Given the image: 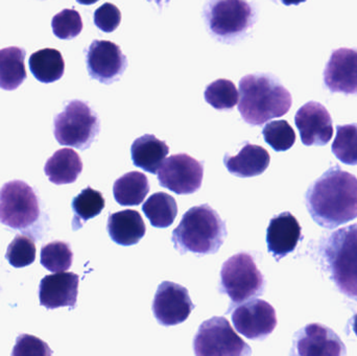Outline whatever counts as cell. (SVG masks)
Listing matches in <instances>:
<instances>
[{
  "instance_id": "6da1fadb",
  "label": "cell",
  "mask_w": 357,
  "mask_h": 356,
  "mask_svg": "<svg viewBox=\"0 0 357 356\" xmlns=\"http://www.w3.org/2000/svg\"><path fill=\"white\" fill-rule=\"evenodd\" d=\"M306 207L314 223L333 230L357 219V178L340 167L327 169L308 187Z\"/></svg>"
},
{
  "instance_id": "7a4b0ae2",
  "label": "cell",
  "mask_w": 357,
  "mask_h": 356,
  "mask_svg": "<svg viewBox=\"0 0 357 356\" xmlns=\"http://www.w3.org/2000/svg\"><path fill=\"white\" fill-rule=\"evenodd\" d=\"M293 98L278 79L268 73L245 75L239 81L238 111L245 123L262 125L289 112Z\"/></svg>"
},
{
  "instance_id": "3957f363",
  "label": "cell",
  "mask_w": 357,
  "mask_h": 356,
  "mask_svg": "<svg viewBox=\"0 0 357 356\" xmlns=\"http://www.w3.org/2000/svg\"><path fill=\"white\" fill-rule=\"evenodd\" d=\"M226 223L208 204L189 209L172 234V242L181 255L215 254L226 240Z\"/></svg>"
},
{
  "instance_id": "277c9868",
  "label": "cell",
  "mask_w": 357,
  "mask_h": 356,
  "mask_svg": "<svg viewBox=\"0 0 357 356\" xmlns=\"http://www.w3.org/2000/svg\"><path fill=\"white\" fill-rule=\"evenodd\" d=\"M319 254L340 293L357 301V224L327 236L321 242Z\"/></svg>"
},
{
  "instance_id": "5b68a950",
  "label": "cell",
  "mask_w": 357,
  "mask_h": 356,
  "mask_svg": "<svg viewBox=\"0 0 357 356\" xmlns=\"http://www.w3.org/2000/svg\"><path fill=\"white\" fill-rule=\"evenodd\" d=\"M203 16L211 36L222 43L243 39L257 20V12L248 0H208Z\"/></svg>"
},
{
  "instance_id": "8992f818",
  "label": "cell",
  "mask_w": 357,
  "mask_h": 356,
  "mask_svg": "<svg viewBox=\"0 0 357 356\" xmlns=\"http://www.w3.org/2000/svg\"><path fill=\"white\" fill-rule=\"evenodd\" d=\"M54 134L61 146L86 150L100 132L98 115L83 100H70L62 112L56 115Z\"/></svg>"
},
{
  "instance_id": "52a82bcc",
  "label": "cell",
  "mask_w": 357,
  "mask_h": 356,
  "mask_svg": "<svg viewBox=\"0 0 357 356\" xmlns=\"http://www.w3.org/2000/svg\"><path fill=\"white\" fill-rule=\"evenodd\" d=\"M264 288V276L249 253H238L225 261L220 270V292L231 299V307L261 296Z\"/></svg>"
},
{
  "instance_id": "ba28073f",
  "label": "cell",
  "mask_w": 357,
  "mask_h": 356,
  "mask_svg": "<svg viewBox=\"0 0 357 356\" xmlns=\"http://www.w3.org/2000/svg\"><path fill=\"white\" fill-rule=\"evenodd\" d=\"M39 199L35 190L21 180L0 188V223L13 230H24L39 219Z\"/></svg>"
},
{
  "instance_id": "9c48e42d",
  "label": "cell",
  "mask_w": 357,
  "mask_h": 356,
  "mask_svg": "<svg viewBox=\"0 0 357 356\" xmlns=\"http://www.w3.org/2000/svg\"><path fill=\"white\" fill-rule=\"evenodd\" d=\"M197 356L250 355L251 348L237 336L224 317H213L201 324L193 340Z\"/></svg>"
},
{
  "instance_id": "30bf717a",
  "label": "cell",
  "mask_w": 357,
  "mask_h": 356,
  "mask_svg": "<svg viewBox=\"0 0 357 356\" xmlns=\"http://www.w3.org/2000/svg\"><path fill=\"white\" fill-rule=\"evenodd\" d=\"M204 165L187 154H177L165 159L158 171L162 187L177 194H191L201 188Z\"/></svg>"
},
{
  "instance_id": "8fae6325",
  "label": "cell",
  "mask_w": 357,
  "mask_h": 356,
  "mask_svg": "<svg viewBox=\"0 0 357 356\" xmlns=\"http://www.w3.org/2000/svg\"><path fill=\"white\" fill-rule=\"evenodd\" d=\"M232 322L238 334L249 340L264 341L276 328V311L266 301L250 299L233 311Z\"/></svg>"
},
{
  "instance_id": "7c38bea8",
  "label": "cell",
  "mask_w": 357,
  "mask_h": 356,
  "mask_svg": "<svg viewBox=\"0 0 357 356\" xmlns=\"http://www.w3.org/2000/svg\"><path fill=\"white\" fill-rule=\"evenodd\" d=\"M88 73L92 79L111 85L119 81L128 66L127 56L114 42L94 40L86 52Z\"/></svg>"
},
{
  "instance_id": "4fadbf2b",
  "label": "cell",
  "mask_w": 357,
  "mask_h": 356,
  "mask_svg": "<svg viewBox=\"0 0 357 356\" xmlns=\"http://www.w3.org/2000/svg\"><path fill=\"white\" fill-rule=\"evenodd\" d=\"M195 307L184 286L171 281L159 284L153 301V314L160 325L167 327L183 323Z\"/></svg>"
},
{
  "instance_id": "5bb4252c",
  "label": "cell",
  "mask_w": 357,
  "mask_h": 356,
  "mask_svg": "<svg viewBox=\"0 0 357 356\" xmlns=\"http://www.w3.org/2000/svg\"><path fill=\"white\" fill-rule=\"evenodd\" d=\"M293 348V355L302 356L347 355L340 336L331 328L317 323L306 325L295 334Z\"/></svg>"
},
{
  "instance_id": "9a60e30c",
  "label": "cell",
  "mask_w": 357,
  "mask_h": 356,
  "mask_svg": "<svg viewBox=\"0 0 357 356\" xmlns=\"http://www.w3.org/2000/svg\"><path fill=\"white\" fill-rule=\"evenodd\" d=\"M295 123L304 146H326L333 138V119L320 102H310L302 106L296 113Z\"/></svg>"
},
{
  "instance_id": "2e32d148",
  "label": "cell",
  "mask_w": 357,
  "mask_h": 356,
  "mask_svg": "<svg viewBox=\"0 0 357 356\" xmlns=\"http://www.w3.org/2000/svg\"><path fill=\"white\" fill-rule=\"evenodd\" d=\"M323 77L325 86L333 93L357 94V49L333 50Z\"/></svg>"
},
{
  "instance_id": "e0dca14e",
  "label": "cell",
  "mask_w": 357,
  "mask_h": 356,
  "mask_svg": "<svg viewBox=\"0 0 357 356\" xmlns=\"http://www.w3.org/2000/svg\"><path fill=\"white\" fill-rule=\"evenodd\" d=\"M79 278L75 273H59L45 276L40 282V304L47 309H75L79 294Z\"/></svg>"
},
{
  "instance_id": "ac0fdd59",
  "label": "cell",
  "mask_w": 357,
  "mask_h": 356,
  "mask_svg": "<svg viewBox=\"0 0 357 356\" xmlns=\"http://www.w3.org/2000/svg\"><path fill=\"white\" fill-rule=\"evenodd\" d=\"M301 240V225L289 211L271 219L266 230V244L268 252L276 261L294 252Z\"/></svg>"
},
{
  "instance_id": "d6986e66",
  "label": "cell",
  "mask_w": 357,
  "mask_h": 356,
  "mask_svg": "<svg viewBox=\"0 0 357 356\" xmlns=\"http://www.w3.org/2000/svg\"><path fill=\"white\" fill-rule=\"evenodd\" d=\"M271 156L262 146L245 142L235 156L226 154L224 164L229 173L238 178H252L262 175L268 169Z\"/></svg>"
},
{
  "instance_id": "ffe728a7",
  "label": "cell",
  "mask_w": 357,
  "mask_h": 356,
  "mask_svg": "<svg viewBox=\"0 0 357 356\" xmlns=\"http://www.w3.org/2000/svg\"><path fill=\"white\" fill-rule=\"evenodd\" d=\"M107 229L111 240L123 247L138 244L146 232V223L142 215L131 209L111 213Z\"/></svg>"
},
{
  "instance_id": "44dd1931",
  "label": "cell",
  "mask_w": 357,
  "mask_h": 356,
  "mask_svg": "<svg viewBox=\"0 0 357 356\" xmlns=\"http://www.w3.org/2000/svg\"><path fill=\"white\" fill-rule=\"evenodd\" d=\"M169 153V146L156 136L146 135L137 138L131 146L134 165L146 173H158Z\"/></svg>"
},
{
  "instance_id": "7402d4cb",
  "label": "cell",
  "mask_w": 357,
  "mask_h": 356,
  "mask_svg": "<svg viewBox=\"0 0 357 356\" xmlns=\"http://www.w3.org/2000/svg\"><path fill=\"white\" fill-rule=\"evenodd\" d=\"M83 171L81 157L71 148L56 150L44 167V173L56 185L75 183Z\"/></svg>"
},
{
  "instance_id": "603a6c76",
  "label": "cell",
  "mask_w": 357,
  "mask_h": 356,
  "mask_svg": "<svg viewBox=\"0 0 357 356\" xmlns=\"http://www.w3.org/2000/svg\"><path fill=\"white\" fill-rule=\"evenodd\" d=\"M25 50L17 46L0 49V88L13 91L26 79Z\"/></svg>"
},
{
  "instance_id": "cb8c5ba5",
  "label": "cell",
  "mask_w": 357,
  "mask_h": 356,
  "mask_svg": "<svg viewBox=\"0 0 357 356\" xmlns=\"http://www.w3.org/2000/svg\"><path fill=\"white\" fill-rule=\"evenodd\" d=\"M150 192L148 177L139 171H130L113 185L115 201L121 206H138Z\"/></svg>"
},
{
  "instance_id": "d4e9b609",
  "label": "cell",
  "mask_w": 357,
  "mask_h": 356,
  "mask_svg": "<svg viewBox=\"0 0 357 356\" xmlns=\"http://www.w3.org/2000/svg\"><path fill=\"white\" fill-rule=\"evenodd\" d=\"M29 68L38 81L44 84L54 83L64 75V59L58 49L43 48L31 54Z\"/></svg>"
},
{
  "instance_id": "484cf974",
  "label": "cell",
  "mask_w": 357,
  "mask_h": 356,
  "mask_svg": "<svg viewBox=\"0 0 357 356\" xmlns=\"http://www.w3.org/2000/svg\"><path fill=\"white\" fill-rule=\"evenodd\" d=\"M142 211L155 228H167L177 217L178 205L169 194L157 192L146 201Z\"/></svg>"
},
{
  "instance_id": "4316f807",
  "label": "cell",
  "mask_w": 357,
  "mask_h": 356,
  "mask_svg": "<svg viewBox=\"0 0 357 356\" xmlns=\"http://www.w3.org/2000/svg\"><path fill=\"white\" fill-rule=\"evenodd\" d=\"M106 200L102 192L86 187L73 200V210L75 217L73 219V231H77L84 224L93 217H98L104 210Z\"/></svg>"
},
{
  "instance_id": "83f0119b",
  "label": "cell",
  "mask_w": 357,
  "mask_h": 356,
  "mask_svg": "<svg viewBox=\"0 0 357 356\" xmlns=\"http://www.w3.org/2000/svg\"><path fill=\"white\" fill-rule=\"evenodd\" d=\"M204 98L215 110H232L238 104L239 92L233 82L220 79L207 86Z\"/></svg>"
},
{
  "instance_id": "f1b7e54d",
  "label": "cell",
  "mask_w": 357,
  "mask_h": 356,
  "mask_svg": "<svg viewBox=\"0 0 357 356\" xmlns=\"http://www.w3.org/2000/svg\"><path fill=\"white\" fill-rule=\"evenodd\" d=\"M331 150L344 164L357 165V123L337 125Z\"/></svg>"
},
{
  "instance_id": "f546056e",
  "label": "cell",
  "mask_w": 357,
  "mask_h": 356,
  "mask_svg": "<svg viewBox=\"0 0 357 356\" xmlns=\"http://www.w3.org/2000/svg\"><path fill=\"white\" fill-rule=\"evenodd\" d=\"M73 253L67 242H52L41 250V265L52 273L68 271L73 265Z\"/></svg>"
},
{
  "instance_id": "4dcf8cb0",
  "label": "cell",
  "mask_w": 357,
  "mask_h": 356,
  "mask_svg": "<svg viewBox=\"0 0 357 356\" xmlns=\"http://www.w3.org/2000/svg\"><path fill=\"white\" fill-rule=\"evenodd\" d=\"M262 135L276 152L289 150L296 142L295 131L287 121H271L262 130Z\"/></svg>"
},
{
  "instance_id": "1f68e13d",
  "label": "cell",
  "mask_w": 357,
  "mask_h": 356,
  "mask_svg": "<svg viewBox=\"0 0 357 356\" xmlns=\"http://www.w3.org/2000/svg\"><path fill=\"white\" fill-rule=\"evenodd\" d=\"M6 258L17 269L33 265L36 259L35 240L23 234L16 235L6 249Z\"/></svg>"
},
{
  "instance_id": "d6a6232c",
  "label": "cell",
  "mask_w": 357,
  "mask_h": 356,
  "mask_svg": "<svg viewBox=\"0 0 357 356\" xmlns=\"http://www.w3.org/2000/svg\"><path fill=\"white\" fill-rule=\"evenodd\" d=\"M52 27L59 39H75L83 31V20L75 8H65L52 18Z\"/></svg>"
},
{
  "instance_id": "836d02e7",
  "label": "cell",
  "mask_w": 357,
  "mask_h": 356,
  "mask_svg": "<svg viewBox=\"0 0 357 356\" xmlns=\"http://www.w3.org/2000/svg\"><path fill=\"white\" fill-rule=\"evenodd\" d=\"M94 24L105 33H112L121 22V10L114 4L107 3L100 6L94 12Z\"/></svg>"
},
{
  "instance_id": "e575fe53",
  "label": "cell",
  "mask_w": 357,
  "mask_h": 356,
  "mask_svg": "<svg viewBox=\"0 0 357 356\" xmlns=\"http://www.w3.org/2000/svg\"><path fill=\"white\" fill-rule=\"evenodd\" d=\"M47 345L44 344L39 339L31 336H21L18 338V343L15 346L13 355H50Z\"/></svg>"
},
{
  "instance_id": "d590c367",
  "label": "cell",
  "mask_w": 357,
  "mask_h": 356,
  "mask_svg": "<svg viewBox=\"0 0 357 356\" xmlns=\"http://www.w3.org/2000/svg\"><path fill=\"white\" fill-rule=\"evenodd\" d=\"M284 6H298V4L305 2L306 0H280Z\"/></svg>"
},
{
  "instance_id": "8d00e7d4",
  "label": "cell",
  "mask_w": 357,
  "mask_h": 356,
  "mask_svg": "<svg viewBox=\"0 0 357 356\" xmlns=\"http://www.w3.org/2000/svg\"><path fill=\"white\" fill-rule=\"evenodd\" d=\"M79 4H84V6H91V4L96 3V2L100 1V0H77Z\"/></svg>"
},
{
  "instance_id": "74e56055",
  "label": "cell",
  "mask_w": 357,
  "mask_h": 356,
  "mask_svg": "<svg viewBox=\"0 0 357 356\" xmlns=\"http://www.w3.org/2000/svg\"><path fill=\"white\" fill-rule=\"evenodd\" d=\"M352 328H354V334L357 336V314L354 316V319H352Z\"/></svg>"
},
{
  "instance_id": "f35d334b",
  "label": "cell",
  "mask_w": 357,
  "mask_h": 356,
  "mask_svg": "<svg viewBox=\"0 0 357 356\" xmlns=\"http://www.w3.org/2000/svg\"><path fill=\"white\" fill-rule=\"evenodd\" d=\"M149 1L156 2V3L158 4L159 8H162L163 1H165V0H149ZM165 1L169 2V0H165Z\"/></svg>"
}]
</instances>
